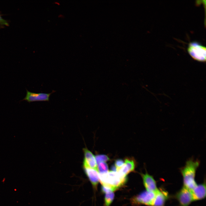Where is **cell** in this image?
Segmentation results:
<instances>
[{
    "label": "cell",
    "instance_id": "1",
    "mask_svg": "<svg viewBox=\"0 0 206 206\" xmlns=\"http://www.w3.org/2000/svg\"><path fill=\"white\" fill-rule=\"evenodd\" d=\"M200 161L191 158L186 162L180 171L183 178L184 186L191 191L197 185L195 180L196 170L199 165Z\"/></svg>",
    "mask_w": 206,
    "mask_h": 206
},
{
    "label": "cell",
    "instance_id": "2",
    "mask_svg": "<svg viewBox=\"0 0 206 206\" xmlns=\"http://www.w3.org/2000/svg\"><path fill=\"white\" fill-rule=\"evenodd\" d=\"M99 181L102 186L114 191L121 187L126 183L127 177L122 176L116 171H111L99 173Z\"/></svg>",
    "mask_w": 206,
    "mask_h": 206
},
{
    "label": "cell",
    "instance_id": "3",
    "mask_svg": "<svg viewBox=\"0 0 206 206\" xmlns=\"http://www.w3.org/2000/svg\"><path fill=\"white\" fill-rule=\"evenodd\" d=\"M187 51L194 60L201 62H205L206 47L198 42H190L188 44Z\"/></svg>",
    "mask_w": 206,
    "mask_h": 206
},
{
    "label": "cell",
    "instance_id": "4",
    "mask_svg": "<svg viewBox=\"0 0 206 206\" xmlns=\"http://www.w3.org/2000/svg\"><path fill=\"white\" fill-rule=\"evenodd\" d=\"M155 195V192L144 191L133 197L131 201L135 205L142 204L152 206Z\"/></svg>",
    "mask_w": 206,
    "mask_h": 206
},
{
    "label": "cell",
    "instance_id": "5",
    "mask_svg": "<svg viewBox=\"0 0 206 206\" xmlns=\"http://www.w3.org/2000/svg\"><path fill=\"white\" fill-rule=\"evenodd\" d=\"M177 198L181 206H188L194 201L191 191L184 186L177 194Z\"/></svg>",
    "mask_w": 206,
    "mask_h": 206
},
{
    "label": "cell",
    "instance_id": "6",
    "mask_svg": "<svg viewBox=\"0 0 206 206\" xmlns=\"http://www.w3.org/2000/svg\"><path fill=\"white\" fill-rule=\"evenodd\" d=\"M25 97L22 101L26 100L29 102L36 101H49L50 95L55 91L53 90L49 93H35L31 92L26 89Z\"/></svg>",
    "mask_w": 206,
    "mask_h": 206
},
{
    "label": "cell",
    "instance_id": "7",
    "mask_svg": "<svg viewBox=\"0 0 206 206\" xmlns=\"http://www.w3.org/2000/svg\"><path fill=\"white\" fill-rule=\"evenodd\" d=\"M84 158L83 167H88L98 171L97 165L95 157L93 154L86 148L84 149Z\"/></svg>",
    "mask_w": 206,
    "mask_h": 206
},
{
    "label": "cell",
    "instance_id": "8",
    "mask_svg": "<svg viewBox=\"0 0 206 206\" xmlns=\"http://www.w3.org/2000/svg\"><path fill=\"white\" fill-rule=\"evenodd\" d=\"M143 184L146 191L156 193L158 189L157 188L156 183L153 177L146 172L145 174L141 173Z\"/></svg>",
    "mask_w": 206,
    "mask_h": 206
},
{
    "label": "cell",
    "instance_id": "9",
    "mask_svg": "<svg viewBox=\"0 0 206 206\" xmlns=\"http://www.w3.org/2000/svg\"><path fill=\"white\" fill-rule=\"evenodd\" d=\"M85 173L88 177L92 185L96 188L99 181V173L94 169L83 167Z\"/></svg>",
    "mask_w": 206,
    "mask_h": 206
},
{
    "label": "cell",
    "instance_id": "10",
    "mask_svg": "<svg viewBox=\"0 0 206 206\" xmlns=\"http://www.w3.org/2000/svg\"><path fill=\"white\" fill-rule=\"evenodd\" d=\"M191 191L194 201L203 199L206 196L205 184L197 185Z\"/></svg>",
    "mask_w": 206,
    "mask_h": 206
},
{
    "label": "cell",
    "instance_id": "11",
    "mask_svg": "<svg viewBox=\"0 0 206 206\" xmlns=\"http://www.w3.org/2000/svg\"><path fill=\"white\" fill-rule=\"evenodd\" d=\"M167 197V192L158 189L156 192L152 206H163Z\"/></svg>",
    "mask_w": 206,
    "mask_h": 206
},
{
    "label": "cell",
    "instance_id": "12",
    "mask_svg": "<svg viewBox=\"0 0 206 206\" xmlns=\"http://www.w3.org/2000/svg\"><path fill=\"white\" fill-rule=\"evenodd\" d=\"M124 165L128 173L134 171L136 165V162L133 157H127L124 159Z\"/></svg>",
    "mask_w": 206,
    "mask_h": 206
},
{
    "label": "cell",
    "instance_id": "13",
    "mask_svg": "<svg viewBox=\"0 0 206 206\" xmlns=\"http://www.w3.org/2000/svg\"><path fill=\"white\" fill-rule=\"evenodd\" d=\"M105 206H110L114 200V192L109 190L104 193Z\"/></svg>",
    "mask_w": 206,
    "mask_h": 206
},
{
    "label": "cell",
    "instance_id": "14",
    "mask_svg": "<svg viewBox=\"0 0 206 206\" xmlns=\"http://www.w3.org/2000/svg\"><path fill=\"white\" fill-rule=\"evenodd\" d=\"M98 171L99 173H106L108 171L107 164L105 162H101L97 165Z\"/></svg>",
    "mask_w": 206,
    "mask_h": 206
},
{
    "label": "cell",
    "instance_id": "15",
    "mask_svg": "<svg viewBox=\"0 0 206 206\" xmlns=\"http://www.w3.org/2000/svg\"><path fill=\"white\" fill-rule=\"evenodd\" d=\"M95 159L97 165L101 162H105L110 161L109 158L105 154H98L96 156Z\"/></svg>",
    "mask_w": 206,
    "mask_h": 206
},
{
    "label": "cell",
    "instance_id": "16",
    "mask_svg": "<svg viewBox=\"0 0 206 206\" xmlns=\"http://www.w3.org/2000/svg\"><path fill=\"white\" fill-rule=\"evenodd\" d=\"M124 163V161L121 159H117L115 161L114 165L116 168V171L123 166Z\"/></svg>",
    "mask_w": 206,
    "mask_h": 206
},
{
    "label": "cell",
    "instance_id": "17",
    "mask_svg": "<svg viewBox=\"0 0 206 206\" xmlns=\"http://www.w3.org/2000/svg\"><path fill=\"white\" fill-rule=\"evenodd\" d=\"M0 25L2 26H8L9 24L8 21L3 19L0 14Z\"/></svg>",
    "mask_w": 206,
    "mask_h": 206
}]
</instances>
